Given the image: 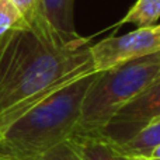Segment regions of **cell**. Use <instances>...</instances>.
Masks as SVG:
<instances>
[{
  "label": "cell",
  "mask_w": 160,
  "mask_h": 160,
  "mask_svg": "<svg viewBox=\"0 0 160 160\" xmlns=\"http://www.w3.org/2000/svg\"><path fill=\"white\" fill-rule=\"evenodd\" d=\"M90 38H68L41 13L0 35V132L65 84L96 72Z\"/></svg>",
  "instance_id": "6da1fadb"
},
{
  "label": "cell",
  "mask_w": 160,
  "mask_h": 160,
  "mask_svg": "<svg viewBox=\"0 0 160 160\" xmlns=\"http://www.w3.org/2000/svg\"><path fill=\"white\" fill-rule=\"evenodd\" d=\"M96 75L90 72L65 84L6 127L0 132V160H35L69 139Z\"/></svg>",
  "instance_id": "7a4b0ae2"
},
{
  "label": "cell",
  "mask_w": 160,
  "mask_h": 160,
  "mask_svg": "<svg viewBox=\"0 0 160 160\" xmlns=\"http://www.w3.org/2000/svg\"><path fill=\"white\" fill-rule=\"evenodd\" d=\"M159 76L160 52L97 72L83 100L73 135L98 136L110 119Z\"/></svg>",
  "instance_id": "3957f363"
},
{
  "label": "cell",
  "mask_w": 160,
  "mask_h": 160,
  "mask_svg": "<svg viewBox=\"0 0 160 160\" xmlns=\"http://www.w3.org/2000/svg\"><path fill=\"white\" fill-rule=\"evenodd\" d=\"M160 52V24L136 28L125 35H111L90 45L96 72H102L128 61Z\"/></svg>",
  "instance_id": "277c9868"
},
{
  "label": "cell",
  "mask_w": 160,
  "mask_h": 160,
  "mask_svg": "<svg viewBox=\"0 0 160 160\" xmlns=\"http://www.w3.org/2000/svg\"><path fill=\"white\" fill-rule=\"evenodd\" d=\"M160 117V76L110 119L98 136L121 145Z\"/></svg>",
  "instance_id": "5b68a950"
},
{
  "label": "cell",
  "mask_w": 160,
  "mask_h": 160,
  "mask_svg": "<svg viewBox=\"0 0 160 160\" xmlns=\"http://www.w3.org/2000/svg\"><path fill=\"white\" fill-rule=\"evenodd\" d=\"M75 0H41L39 13L58 32L68 38H79L73 18Z\"/></svg>",
  "instance_id": "8992f818"
},
{
  "label": "cell",
  "mask_w": 160,
  "mask_h": 160,
  "mask_svg": "<svg viewBox=\"0 0 160 160\" xmlns=\"http://www.w3.org/2000/svg\"><path fill=\"white\" fill-rule=\"evenodd\" d=\"M69 139L84 160H128V156L122 155L117 145L102 136L73 135Z\"/></svg>",
  "instance_id": "52a82bcc"
},
{
  "label": "cell",
  "mask_w": 160,
  "mask_h": 160,
  "mask_svg": "<svg viewBox=\"0 0 160 160\" xmlns=\"http://www.w3.org/2000/svg\"><path fill=\"white\" fill-rule=\"evenodd\" d=\"M160 146V117L153 119L146 125L141 132H138L133 138L125 143L117 145L122 155L132 158V156H142L149 159L153 150Z\"/></svg>",
  "instance_id": "ba28073f"
},
{
  "label": "cell",
  "mask_w": 160,
  "mask_h": 160,
  "mask_svg": "<svg viewBox=\"0 0 160 160\" xmlns=\"http://www.w3.org/2000/svg\"><path fill=\"white\" fill-rule=\"evenodd\" d=\"M160 18V0H136L119 24H133L138 28L152 27Z\"/></svg>",
  "instance_id": "9c48e42d"
},
{
  "label": "cell",
  "mask_w": 160,
  "mask_h": 160,
  "mask_svg": "<svg viewBox=\"0 0 160 160\" xmlns=\"http://www.w3.org/2000/svg\"><path fill=\"white\" fill-rule=\"evenodd\" d=\"M35 160H84L79 153L76 146L72 143L70 139L61 142L59 145L53 146L44 155L38 156Z\"/></svg>",
  "instance_id": "30bf717a"
},
{
  "label": "cell",
  "mask_w": 160,
  "mask_h": 160,
  "mask_svg": "<svg viewBox=\"0 0 160 160\" xmlns=\"http://www.w3.org/2000/svg\"><path fill=\"white\" fill-rule=\"evenodd\" d=\"M24 18L11 0H0V35L16 27Z\"/></svg>",
  "instance_id": "8fae6325"
},
{
  "label": "cell",
  "mask_w": 160,
  "mask_h": 160,
  "mask_svg": "<svg viewBox=\"0 0 160 160\" xmlns=\"http://www.w3.org/2000/svg\"><path fill=\"white\" fill-rule=\"evenodd\" d=\"M11 2L18 8V11L22 14V17H28L35 13H39L41 0H11Z\"/></svg>",
  "instance_id": "7c38bea8"
},
{
  "label": "cell",
  "mask_w": 160,
  "mask_h": 160,
  "mask_svg": "<svg viewBox=\"0 0 160 160\" xmlns=\"http://www.w3.org/2000/svg\"><path fill=\"white\" fill-rule=\"evenodd\" d=\"M159 158H160V146L158 148V149H155V150H153L152 156H150L149 159H159Z\"/></svg>",
  "instance_id": "4fadbf2b"
},
{
  "label": "cell",
  "mask_w": 160,
  "mask_h": 160,
  "mask_svg": "<svg viewBox=\"0 0 160 160\" xmlns=\"http://www.w3.org/2000/svg\"><path fill=\"white\" fill-rule=\"evenodd\" d=\"M128 160H150V159L142 158V156H132V158H128Z\"/></svg>",
  "instance_id": "5bb4252c"
},
{
  "label": "cell",
  "mask_w": 160,
  "mask_h": 160,
  "mask_svg": "<svg viewBox=\"0 0 160 160\" xmlns=\"http://www.w3.org/2000/svg\"><path fill=\"white\" fill-rule=\"evenodd\" d=\"M150 160H160V158L159 159H150Z\"/></svg>",
  "instance_id": "9a60e30c"
}]
</instances>
